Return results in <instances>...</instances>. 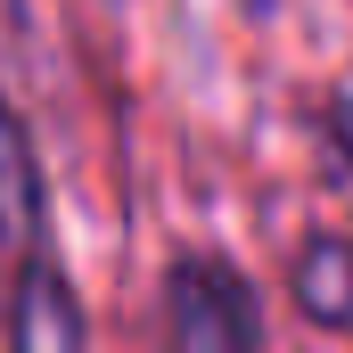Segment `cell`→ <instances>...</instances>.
I'll list each match as a JSON object with an SVG mask.
<instances>
[{
	"label": "cell",
	"instance_id": "2",
	"mask_svg": "<svg viewBox=\"0 0 353 353\" xmlns=\"http://www.w3.org/2000/svg\"><path fill=\"white\" fill-rule=\"evenodd\" d=\"M0 247L41 263V173H33V148L8 107H0Z\"/></svg>",
	"mask_w": 353,
	"mask_h": 353
},
{
	"label": "cell",
	"instance_id": "1",
	"mask_svg": "<svg viewBox=\"0 0 353 353\" xmlns=\"http://www.w3.org/2000/svg\"><path fill=\"white\" fill-rule=\"evenodd\" d=\"M173 337L181 345H255V304H247V288L230 279V271H214V263H197V271H181L173 279Z\"/></svg>",
	"mask_w": 353,
	"mask_h": 353
},
{
	"label": "cell",
	"instance_id": "3",
	"mask_svg": "<svg viewBox=\"0 0 353 353\" xmlns=\"http://www.w3.org/2000/svg\"><path fill=\"white\" fill-rule=\"evenodd\" d=\"M8 337L17 345H83V312L66 296V279L50 263H33L17 279V304H8Z\"/></svg>",
	"mask_w": 353,
	"mask_h": 353
}]
</instances>
